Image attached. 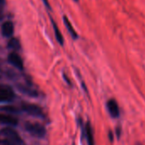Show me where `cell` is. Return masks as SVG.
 Segmentation results:
<instances>
[{
  "label": "cell",
  "instance_id": "cell-14",
  "mask_svg": "<svg viewBox=\"0 0 145 145\" xmlns=\"http://www.w3.org/2000/svg\"><path fill=\"white\" fill-rule=\"evenodd\" d=\"M120 134H121V128L120 126H118L116 128V135H117L118 137H120Z\"/></svg>",
  "mask_w": 145,
  "mask_h": 145
},
{
  "label": "cell",
  "instance_id": "cell-6",
  "mask_svg": "<svg viewBox=\"0 0 145 145\" xmlns=\"http://www.w3.org/2000/svg\"><path fill=\"white\" fill-rule=\"evenodd\" d=\"M8 60H9V62L15 67L18 68L19 70H22L23 69V61H22V59L21 58V56L16 53V52H12L8 56Z\"/></svg>",
  "mask_w": 145,
  "mask_h": 145
},
{
  "label": "cell",
  "instance_id": "cell-7",
  "mask_svg": "<svg viewBox=\"0 0 145 145\" xmlns=\"http://www.w3.org/2000/svg\"><path fill=\"white\" fill-rule=\"evenodd\" d=\"M0 124L15 126L18 124V120L10 114H0Z\"/></svg>",
  "mask_w": 145,
  "mask_h": 145
},
{
  "label": "cell",
  "instance_id": "cell-12",
  "mask_svg": "<svg viewBox=\"0 0 145 145\" xmlns=\"http://www.w3.org/2000/svg\"><path fill=\"white\" fill-rule=\"evenodd\" d=\"M9 48L10 49H12V50H17L21 48V44H20V42L18 39H12L10 40L9 42V44H8Z\"/></svg>",
  "mask_w": 145,
  "mask_h": 145
},
{
  "label": "cell",
  "instance_id": "cell-15",
  "mask_svg": "<svg viewBox=\"0 0 145 145\" xmlns=\"http://www.w3.org/2000/svg\"><path fill=\"white\" fill-rule=\"evenodd\" d=\"M108 137H109V140L112 142V141L114 140V135H113V133H112L111 131L108 132Z\"/></svg>",
  "mask_w": 145,
  "mask_h": 145
},
{
  "label": "cell",
  "instance_id": "cell-10",
  "mask_svg": "<svg viewBox=\"0 0 145 145\" xmlns=\"http://www.w3.org/2000/svg\"><path fill=\"white\" fill-rule=\"evenodd\" d=\"M63 22H64V24H65V26H66L67 29L68 30L69 33H70V34H71V36L72 37V39H76L78 38V34H77V33L75 32L74 28L72 27V24H71L70 21L68 20V18H67V16H64V17H63Z\"/></svg>",
  "mask_w": 145,
  "mask_h": 145
},
{
  "label": "cell",
  "instance_id": "cell-1",
  "mask_svg": "<svg viewBox=\"0 0 145 145\" xmlns=\"http://www.w3.org/2000/svg\"><path fill=\"white\" fill-rule=\"evenodd\" d=\"M2 135L6 138V141L12 145H25L23 140L16 131L11 128H5L2 131Z\"/></svg>",
  "mask_w": 145,
  "mask_h": 145
},
{
  "label": "cell",
  "instance_id": "cell-5",
  "mask_svg": "<svg viewBox=\"0 0 145 145\" xmlns=\"http://www.w3.org/2000/svg\"><path fill=\"white\" fill-rule=\"evenodd\" d=\"M107 109L109 114L113 118H119L120 115V111L117 102L114 99H109L107 102Z\"/></svg>",
  "mask_w": 145,
  "mask_h": 145
},
{
  "label": "cell",
  "instance_id": "cell-9",
  "mask_svg": "<svg viewBox=\"0 0 145 145\" xmlns=\"http://www.w3.org/2000/svg\"><path fill=\"white\" fill-rule=\"evenodd\" d=\"M86 140H87L88 145H95L93 131H92V128H91L90 122H87L86 125Z\"/></svg>",
  "mask_w": 145,
  "mask_h": 145
},
{
  "label": "cell",
  "instance_id": "cell-17",
  "mask_svg": "<svg viewBox=\"0 0 145 145\" xmlns=\"http://www.w3.org/2000/svg\"><path fill=\"white\" fill-rule=\"evenodd\" d=\"M136 145H142V143H140V142H137V143H136Z\"/></svg>",
  "mask_w": 145,
  "mask_h": 145
},
{
  "label": "cell",
  "instance_id": "cell-4",
  "mask_svg": "<svg viewBox=\"0 0 145 145\" xmlns=\"http://www.w3.org/2000/svg\"><path fill=\"white\" fill-rule=\"evenodd\" d=\"M22 111H24L25 113L35 116V117H39V118H43V111L42 109L34 104H24L22 105Z\"/></svg>",
  "mask_w": 145,
  "mask_h": 145
},
{
  "label": "cell",
  "instance_id": "cell-19",
  "mask_svg": "<svg viewBox=\"0 0 145 145\" xmlns=\"http://www.w3.org/2000/svg\"><path fill=\"white\" fill-rule=\"evenodd\" d=\"M74 1H78V0H74Z\"/></svg>",
  "mask_w": 145,
  "mask_h": 145
},
{
  "label": "cell",
  "instance_id": "cell-16",
  "mask_svg": "<svg viewBox=\"0 0 145 145\" xmlns=\"http://www.w3.org/2000/svg\"><path fill=\"white\" fill-rule=\"evenodd\" d=\"M43 1H44V5H45L47 7H49V4H48V1H47V0H43Z\"/></svg>",
  "mask_w": 145,
  "mask_h": 145
},
{
  "label": "cell",
  "instance_id": "cell-18",
  "mask_svg": "<svg viewBox=\"0 0 145 145\" xmlns=\"http://www.w3.org/2000/svg\"><path fill=\"white\" fill-rule=\"evenodd\" d=\"M1 74H2V72H1V69H0V78H1Z\"/></svg>",
  "mask_w": 145,
  "mask_h": 145
},
{
  "label": "cell",
  "instance_id": "cell-2",
  "mask_svg": "<svg viewBox=\"0 0 145 145\" xmlns=\"http://www.w3.org/2000/svg\"><path fill=\"white\" fill-rule=\"evenodd\" d=\"M25 128L27 131L29 132L31 135L39 138L44 137L46 133L45 128L39 123H27Z\"/></svg>",
  "mask_w": 145,
  "mask_h": 145
},
{
  "label": "cell",
  "instance_id": "cell-11",
  "mask_svg": "<svg viewBox=\"0 0 145 145\" xmlns=\"http://www.w3.org/2000/svg\"><path fill=\"white\" fill-rule=\"evenodd\" d=\"M52 26H53V29H54V32H55V36H56V40L58 41V43L61 44V45H63V43H64V39H63V37L58 28V27L56 26V24L55 23L54 21H52Z\"/></svg>",
  "mask_w": 145,
  "mask_h": 145
},
{
  "label": "cell",
  "instance_id": "cell-8",
  "mask_svg": "<svg viewBox=\"0 0 145 145\" xmlns=\"http://www.w3.org/2000/svg\"><path fill=\"white\" fill-rule=\"evenodd\" d=\"M14 33V25L11 22H5L2 25V33L5 37H10Z\"/></svg>",
  "mask_w": 145,
  "mask_h": 145
},
{
  "label": "cell",
  "instance_id": "cell-3",
  "mask_svg": "<svg viewBox=\"0 0 145 145\" xmlns=\"http://www.w3.org/2000/svg\"><path fill=\"white\" fill-rule=\"evenodd\" d=\"M15 93L11 87L5 85L0 86V103H8L14 99Z\"/></svg>",
  "mask_w": 145,
  "mask_h": 145
},
{
  "label": "cell",
  "instance_id": "cell-13",
  "mask_svg": "<svg viewBox=\"0 0 145 145\" xmlns=\"http://www.w3.org/2000/svg\"><path fill=\"white\" fill-rule=\"evenodd\" d=\"M4 6H5V0H0V12H3Z\"/></svg>",
  "mask_w": 145,
  "mask_h": 145
}]
</instances>
